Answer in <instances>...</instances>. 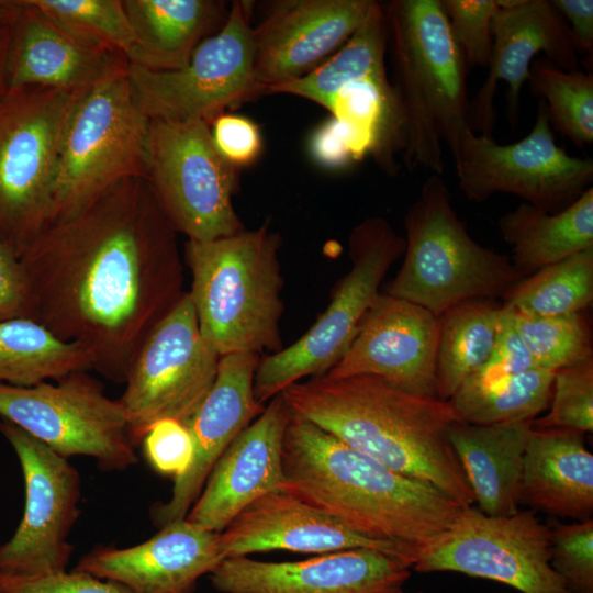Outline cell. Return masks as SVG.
Returning a JSON list of instances; mask_svg holds the SVG:
<instances>
[{
    "label": "cell",
    "mask_w": 593,
    "mask_h": 593,
    "mask_svg": "<svg viewBox=\"0 0 593 593\" xmlns=\"http://www.w3.org/2000/svg\"><path fill=\"white\" fill-rule=\"evenodd\" d=\"M177 235L144 177L115 182L47 223L20 256L32 320L124 382L144 340L187 292Z\"/></svg>",
    "instance_id": "cell-1"
},
{
    "label": "cell",
    "mask_w": 593,
    "mask_h": 593,
    "mask_svg": "<svg viewBox=\"0 0 593 593\" xmlns=\"http://www.w3.org/2000/svg\"><path fill=\"white\" fill-rule=\"evenodd\" d=\"M290 412L391 470L428 483L460 507L473 492L449 443L460 421L449 401L395 388L374 376L311 377L280 393Z\"/></svg>",
    "instance_id": "cell-2"
},
{
    "label": "cell",
    "mask_w": 593,
    "mask_h": 593,
    "mask_svg": "<svg viewBox=\"0 0 593 593\" xmlns=\"http://www.w3.org/2000/svg\"><path fill=\"white\" fill-rule=\"evenodd\" d=\"M286 489L366 537L434 546L461 507L435 486L400 474L291 413L283 441Z\"/></svg>",
    "instance_id": "cell-3"
},
{
    "label": "cell",
    "mask_w": 593,
    "mask_h": 593,
    "mask_svg": "<svg viewBox=\"0 0 593 593\" xmlns=\"http://www.w3.org/2000/svg\"><path fill=\"white\" fill-rule=\"evenodd\" d=\"M281 235L267 221L209 242L187 240L188 291L203 337L221 356L281 350Z\"/></svg>",
    "instance_id": "cell-4"
},
{
    "label": "cell",
    "mask_w": 593,
    "mask_h": 593,
    "mask_svg": "<svg viewBox=\"0 0 593 593\" xmlns=\"http://www.w3.org/2000/svg\"><path fill=\"white\" fill-rule=\"evenodd\" d=\"M394 88L404 108L409 170L440 175L444 148L469 127L467 65L440 0H392L383 4Z\"/></svg>",
    "instance_id": "cell-5"
},
{
    "label": "cell",
    "mask_w": 593,
    "mask_h": 593,
    "mask_svg": "<svg viewBox=\"0 0 593 593\" xmlns=\"http://www.w3.org/2000/svg\"><path fill=\"white\" fill-rule=\"evenodd\" d=\"M404 228L403 262L384 293L436 316L465 301L504 299L524 279L511 257L470 236L440 175L426 178L406 211Z\"/></svg>",
    "instance_id": "cell-6"
},
{
    "label": "cell",
    "mask_w": 593,
    "mask_h": 593,
    "mask_svg": "<svg viewBox=\"0 0 593 593\" xmlns=\"http://www.w3.org/2000/svg\"><path fill=\"white\" fill-rule=\"evenodd\" d=\"M86 90L21 87L0 98V243L19 258L49 221L61 137Z\"/></svg>",
    "instance_id": "cell-7"
},
{
    "label": "cell",
    "mask_w": 593,
    "mask_h": 593,
    "mask_svg": "<svg viewBox=\"0 0 593 593\" xmlns=\"http://www.w3.org/2000/svg\"><path fill=\"white\" fill-rule=\"evenodd\" d=\"M348 246L350 269L334 284L326 309L294 343L261 357L254 382L259 403L305 377L326 374L343 358L405 239L385 219L369 216L351 230Z\"/></svg>",
    "instance_id": "cell-8"
},
{
    "label": "cell",
    "mask_w": 593,
    "mask_h": 593,
    "mask_svg": "<svg viewBox=\"0 0 593 593\" xmlns=\"http://www.w3.org/2000/svg\"><path fill=\"white\" fill-rule=\"evenodd\" d=\"M149 123L133 100L127 68L87 89L61 137L48 223L120 180L144 177Z\"/></svg>",
    "instance_id": "cell-9"
},
{
    "label": "cell",
    "mask_w": 593,
    "mask_h": 593,
    "mask_svg": "<svg viewBox=\"0 0 593 593\" xmlns=\"http://www.w3.org/2000/svg\"><path fill=\"white\" fill-rule=\"evenodd\" d=\"M144 178L178 234L209 242L245 230L235 211L237 168L217 152L202 120H150Z\"/></svg>",
    "instance_id": "cell-10"
},
{
    "label": "cell",
    "mask_w": 593,
    "mask_h": 593,
    "mask_svg": "<svg viewBox=\"0 0 593 593\" xmlns=\"http://www.w3.org/2000/svg\"><path fill=\"white\" fill-rule=\"evenodd\" d=\"M250 12V2H232L223 26L181 69L154 71L128 63L127 80L138 109L149 120L210 124L226 110L261 96L255 79Z\"/></svg>",
    "instance_id": "cell-11"
},
{
    "label": "cell",
    "mask_w": 593,
    "mask_h": 593,
    "mask_svg": "<svg viewBox=\"0 0 593 593\" xmlns=\"http://www.w3.org/2000/svg\"><path fill=\"white\" fill-rule=\"evenodd\" d=\"M458 187L473 202L508 193L549 213L573 203L593 180L592 158L569 155L558 146L545 102L532 131L521 141L500 144L466 127L450 148Z\"/></svg>",
    "instance_id": "cell-12"
},
{
    "label": "cell",
    "mask_w": 593,
    "mask_h": 593,
    "mask_svg": "<svg viewBox=\"0 0 593 593\" xmlns=\"http://www.w3.org/2000/svg\"><path fill=\"white\" fill-rule=\"evenodd\" d=\"M87 370L31 387L0 383V416L56 454L94 458L103 470L137 462L119 400Z\"/></svg>",
    "instance_id": "cell-13"
},
{
    "label": "cell",
    "mask_w": 593,
    "mask_h": 593,
    "mask_svg": "<svg viewBox=\"0 0 593 593\" xmlns=\"http://www.w3.org/2000/svg\"><path fill=\"white\" fill-rule=\"evenodd\" d=\"M220 355L203 337L188 291L144 340L119 399L134 447L156 422L186 424L211 390Z\"/></svg>",
    "instance_id": "cell-14"
},
{
    "label": "cell",
    "mask_w": 593,
    "mask_h": 593,
    "mask_svg": "<svg viewBox=\"0 0 593 593\" xmlns=\"http://www.w3.org/2000/svg\"><path fill=\"white\" fill-rule=\"evenodd\" d=\"M417 572L450 571L504 583L522 593H569L550 566V527L533 510L494 517L473 505L413 566Z\"/></svg>",
    "instance_id": "cell-15"
},
{
    "label": "cell",
    "mask_w": 593,
    "mask_h": 593,
    "mask_svg": "<svg viewBox=\"0 0 593 593\" xmlns=\"http://www.w3.org/2000/svg\"><path fill=\"white\" fill-rule=\"evenodd\" d=\"M0 432L19 459L25 485L22 519L0 545V572L40 577L66 571L74 546L69 533L79 516L80 475L67 458L16 425Z\"/></svg>",
    "instance_id": "cell-16"
},
{
    "label": "cell",
    "mask_w": 593,
    "mask_h": 593,
    "mask_svg": "<svg viewBox=\"0 0 593 593\" xmlns=\"http://www.w3.org/2000/svg\"><path fill=\"white\" fill-rule=\"evenodd\" d=\"M438 316L381 293L362 317L332 379L374 376L409 393L436 396Z\"/></svg>",
    "instance_id": "cell-17"
},
{
    "label": "cell",
    "mask_w": 593,
    "mask_h": 593,
    "mask_svg": "<svg viewBox=\"0 0 593 593\" xmlns=\"http://www.w3.org/2000/svg\"><path fill=\"white\" fill-rule=\"evenodd\" d=\"M374 0H279L253 26L254 70L261 94L301 78L339 49Z\"/></svg>",
    "instance_id": "cell-18"
},
{
    "label": "cell",
    "mask_w": 593,
    "mask_h": 593,
    "mask_svg": "<svg viewBox=\"0 0 593 593\" xmlns=\"http://www.w3.org/2000/svg\"><path fill=\"white\" fill-rule=\"evenodd\" d=\"M219 544L224 558L272 550L325 555L350 549L378 550L410 567L419 558V552L411 547L351 530L287 489L265 494L249 504L219 533Z\"/></svg>",
    "instance_id": "cell-19"
},
{
    "label": "cell",
    "mask_w": 593,
    "mask_h": 593,
    "mask_svg": "<svg viewBox=\"0 0 593 593\" xmlns=\"http://www.w3.org/2000/svg\"><path fill=\"white\" fill-rule=\"evenodd\" d=\"M544 53L552 65L578 68L577 49L569 30L548 0H518L500 8L492 20V53L486 79L469 103L468 124L490 135L495 123L494 96L500 81L507 85V113L514 125L521 109V91L536 55Z\"/></svg>",
    "instance_id": "cell-20"
},
{
    "label": "cell",
    "mask_w": 593,
    "mask_h": 593,
    "mask_svg": "<svg viewBox=\"0 0 593 593\" xmlns=\"http://www.w3.org/2000/svg\"><path fill=\"white\" fill-rule=\"evenodd\" d=\"M403 560L373 549H350L301 561L225 558L211 573L222 593H392L410 578Z\"/></svg>",
    "instance_id": "cell-21"
},
{
    "label": "cell",
    "mask_w": 593,
    "mask_h": 593,
    "mask_svg": "<svg viewBox=\"0 0 593 593\" xmlns=\"http://www.w3.org/2000/svg\"><path fill=\"white\" fill-rule=\"evenodd\" d=\"M290 417L282 395L273 396L221 455L186 518L221 533L257 499L284 490L282 454Z\"/></svg>",
    "instance_id": "cell-22"
},
{
    "label": "cell",
    "mask_w": 593,
    "mask_h": 593,
    "mask_svg": "<svg viewBox=\"0 0 593 593\" xmlns=\"http://www.w3.org/2000/svg\"><path fill=\"white\" fill-rule=\"evenodd\" d=\"M261 357L254 353L220 357L211 390L184 424L193 441L191 465L174 480L168 501L153 510V518L160 527L186 518L221 455L264 411L265 405L256 400L254 392Z\"/></svg>",
    "instance_id": "cell-23"
},
{
    "label": "cell",
    "mask_w": 593,
    "mask_h": 593,
    "mask_svg": "<svg viewBox=\"0 0 593 593\" xmlns=\"http://www.w3.org/2000/svg\"><path fill=\"white\" fill-rule=\"evenodd\" d=\"M224 559L219 533L180 518L142 544L98 547L81 557L74 570L131 593H193L199 579L211 574Z\"/></svg>",
    "instance_id": "cell-24"
},
{
    "label": "cell",
    "mask_w": 593,
    "mask_h": 593,
    "mask_svg": "<svg viewBox=\"0 0 593 593\" xmlns=\"http://www.w3.org/2000/svg\"><path fill=\"white\" fill-rule=\"evenodd\" d=\"M11 24L9 89L46 87L83 90L123 71V53L88 46L57 27L29 0Z\"/></svg>",
    "instance_id": "cell-25"
},
{
    "label": "cell",
    "mask_w": 593,
    "mask_h": 593,
    "mask_svg": "<svg viewBox=\"0 0 593 593\" xmlns=\"http://www.w3.org/2000/svg\"><path fill=\"white\" fill-rule=\"evenodd\" d=\"M519 505L579 522L593 514V455L584 433L532 427L523 458Z\"/></svg>",
    "instance_id": "cell-26"
},
{
    "label": "cell",
    "mask_w": 593,
    "mask_h": 593,
    "mask_svg": "<svg viewBox=\"0 0 593 593\" xmlns=\"http://www.w3.org/2000/svg\"><path fill=\"white\" fill-rule=\"evenodd\" d=\"M532 423L451 424L449 443L483 514L503 517L519 511L523 458Z\"/></svg>",
    "instance_id": "cell-27"
},
{
    "label": "cell",
    "mask_w": 593,
    "mask_h": 593,
    "mask_svg": "<svg viewBox=\"0 0 593 593\" xmlns=\"http://www.w3.org/2000/svg\"><path fill=\"white\" fill-rule=\"evenodd\" d=\"M135 43L130 64L154 71L186 67L197 47L225 23L230 5L220 0L123 1Z\"/></svg>",
    "instance_id": "cell-28"
},
{
    "label": "cell",
    "mask_w": 593,
    "mask_h": 593,
    "mask_svg": "<svg viewBox=\"0 0 593 593\" xmlns=\"http://www.w3.org/2000/svg\"><path fill=\"white\" fill-rule=\"evenodd\" d=\"M499 230L512 246V262L528 277L575 253L593 248V188L557 213L528 203L499 217Z\"/></svg>",
    "instance_id": "cell-29"
},
{
    "label": "cell",
    "mask_w": 593,
    "mask_h": 593,
    "mask_svg": "<svg viewBox=\"0 0 593 593\" xmlns=\"http://www.w3.org/2000/svg\"><path fill=\"white\" fill-rule=\"evenodd\" d=\"M502 303L475 299L438 316L436 396L449 401L460 385L489 360Z\"/></svg>",
    "instance_id": "cell-30"
},
{
    "label": "cell",
    "mask_w": 593,
    "mask_h": 593,
    "mask_svg": "<svg viewBox=\"0 0 593 593\" xmlns=\"http://www.w3.org/2000/svg\"><path fill=\"white\" fill-rule=\"evenodd\" d=\"M92 367L83 346L57 337L36 321H0V383L31 387Z\"/></svg>",
    "instance_id": "cell-31"
},
{
    "label": "cell",
    "mask_w": 593,
    "mask_h": 593,
    "mask_svg": "<svg viewBox=\"0 0 593 593\" xmlns=\"http://www.w3.org/2000/svg\"><path fill=\"white\" fill-rule=\"evenodd\" d=\"M388 26L383 4L374 1L368 14L332 56L305 76L272 87L270 93H287L326 108L346 83L385 68Z\"/></svg>",
    "instance_id": "cell-32"
},
{
    "label": "cell",
    "mask_w": 593,
    "mask_h": 593,
    "mask_svg": "<svg viewBox=\"0 0 593 593\" xmlns=\"http://www.w3.org/2000/svg\"><path fill=\"white\" fill-rule=\"evenodd\" d=\"M553 377V371L536 368L488 382L468 378L449 403L470 424L533 421L549 407Z\"/></svg>",
    "instance_id": "cell-33"
},
{
    "label": "cell",
    "mask_w": 593,
    "mask_h": 593,
    "mask_svg": "<svg viewBox=\"0 0 593 593\" xmlns=\"http://www.w3.org/2000/svg\"><path fill=\"white\" fill-rule=\"evenodd\" d=\"M503 300L514 311L530 316L583 312L593 301V248L522 279Z\"/></svg>",
    "instance_id": "cell-34"
},
{
    "label": "cell",
    "mask_w": 593,
    "mask_h": 593,
    "mask_svg": "<svg viewBox=\"0 0 593 593\" xmlns=\"http://www.w3.org/2000/svg\"><path fill=\"white\" fill-rule=\"evenodd\" d=\"M527 83L533 96L545 99L550 123L577 147L593 142V76L567 71L535 59Z\"/></svg>",
    "instance_id": "cell-35"
},
{
    "label": "cell",
    "mask_w": 593,
    "mask_h": 593,
    "mask_svg": "<svg viewBox=\"0 0 593 593\" xmlns=\"http://www.w3.org/2000/svg\"><path fill=\"white\" fill-rule=\"evenodd\" d=\"M46 19L75 40L123 53L135 38L122 0H29Z\"/></svg>",
    "instance_id": "cell-36"
},
{
    "label": "cell",
    "mask_w": 593,
    "mask_h": 593,
    "mask_svg": "<svg viewBox=\"0 0 593 593\" xmlns=\"http://www.w3.org/2000/svg\"><path fill=\"white\" fill-rule=\"evenodd\" d=\"M513 312L517 332L537 368L556 372L593 358L591 326L583 312L558 316Z\"/></svg>",
    "instance_id": "cell-37"
},
{
    "label": "cell",
    "mask_w": 593,
    "mask_h": 593,
    "mask_svg": "<svg viewBox=\"0 0 593 593\" xmlns=\"http://www.w3.org/2000/svg\"><path fill=\"white\" fill-rule=\"evenodd\" d=\"M546 415L533 419L532 427L593 432V358L555 372Z\"/></svg>",
    "instance_id": "cell-38"
},
{
    "label": "cell",
    "mask_w": 593,
    "mask_h": 593,
    "mask_svg": "<svg viewBox=\"0 0 593 593\" xmlns=\"http://www.w3.org/2000/svg\"><path fill=\"white\" fill-rule=\"evenodd\" d=\"M550 566L569 593H593V518L550 527Z\"/></svg>",
    "instance_id": "cell-39"
},
{
    "label": "cell",
    "mask_w": 593,
    "mask_h": 593,
    "mask_svg": "<svg viewBox=\"0 0 593 593\" xmlns=\"http://www.w3.org/2000/svg\"><path fill=\"white\" fill-rule=\"evenodd\" d=\"M451 35L467 67H488L496 0H440Z\"/></svg>",
    "instance_id": "cell-40"
},
{
    "label": "cell",
    "mask_w": 593,
    "mask_h": 593,
    "mask_svg": "<svg viewBox=\"0 0 593 593\" xmlns=\"http://www.w3.org/2000/svg\"><path fill=\"white\" fill-rule=\"evenodd\" d=\"M142 443L148 462L158 473L175 480L189 469L193 441L183 423L171 418L160 419L148 428Z\"/></svg>",
    "instance_id": "cell-41"
},
{
    "label": "cell",
    "mask_w": 593,
    "mask_h": 593,
    "mask_svg": "<svg viewBox=\"0 0 593 593\" xmlns=\"http://www.w3.org/2000/svg\"><path fill=\"white\" fill-rule=\"evenodd\" d=\"M536 368L517 332L513 310L502 303L491 356L486 363L469 378L488 382Z\"/></svg>",
    "instance_id": "cell-42"
},
{
    "label": "cell",
    "mask_w": 593,
    "mask_h": 593,
    "mask_svg": "<svg viewBox=\"0 0 593 593\" xmlns=\"http://www.w3.org/2000/svg\"><path fill=\"white\" fill-rule=\"evenodd\" d=\"M210 132L217 152L237 169L251 165L261 154L259 126L246 116L222 113L210 123Z\"/></svg>",
    "instance_id": "cell-43"
},
{
    "label": "cell",
    "mask_w": 593,
    "mask_h": 593,
    "mask_svg": "<svg viewBox=\"0 0 593 593\" xmlns=\"http://www.w3.org/2000/svg\"><path fill=\"white\" fill-rule=\"evenodd\" d=\"M0 593H131L123 586L71 570L40 577L0 572Z\"/></svg>",
    "instance_id": "cell-44"
},
{
    "label": "cell",
    "mask_w": 593,
    "mask_h": 593,
    "mask_svg": "<svg viewBox=\"0 0 593 593\" xmlns=\"http://www.w3.org/2000/svg\"><path fill=\"white\" fill-rule=\"evenodd\" d=\"M309 148L313 159L328 169H339L363 158L353 133L332 116L314 130Z\"/></svg>",
    "instance_id": "cell-45"
},
{
    "label": "cell",
    "mask_w": 593,
    "mask_h": 593,
    "mask_svg": "<svg viewBox=\"0 0 593 593\" xmlns=\"http://www.w3.org/2000/svg\"><path fill=\"white\" fill-rule=\"evenodd\" d=\"M32 320V298L20 258L0 243V321Z\"/></svg>",
    "instance_id": "cell-46"
},
{
    "label": "cell",
    "mask_w": 593,
    "mask_h": 593,
    "mask_svg": "<svg viewBox=\"0 0 593 593\" xmlns=\"http://www.w3.org/2000/svg\"><path fill=\"white\" fill-rule=\"evenodd\" d=\"M555 10L563 14L571 24L570 36L573 45L584 52L593 48V1L592 0H552Z\"/></svg>",
    "instance_id": "cell-47"
},
{
    "label": "cell",
    "mask_w": 593,
    "mask_h": 593,
    "mask_svg": "<svg viewBox=\"0 0 593 593\" xmlns=\"http://www.w3.org/2000/svg\"><path fill=\"white\" fill-rule=\"evenodd\" d=\"M11 40V25H0V98L9 90L8 59Z\"/></svg>",
    "instance_id": "cell-48"
},
{
    "label": "cell",
    "mask_w": 593,
    "mask_h": 593,
    "mask_svg": "<svg viewBox=\"0 0 593 593\" xmlns=\"http://www.w3.org/2000/svg\"><path fill=\"white\" fill-rule=\"evenodd\" d=\"M21 8V0H0V25H11Z\"/></svg>",
    "instance_id": "cell-49"
},
{
    "label": "cell",
    "mask_w": 593,
    "mask_h": 593,
    "mask_svg": "<svg viewBox=\"0 0 593 593\" xmlns=\"http://www.w3.org/2000/svg\"><path fill=\"white\" fill-rule=\"evenodd\" d=\"M392 593H404V592H402L401 590H399V591H395V592H392ZM419 593H421V592H419Z\"/></svg>",
    "instance_id": "cell-50"
}]
</instances>
